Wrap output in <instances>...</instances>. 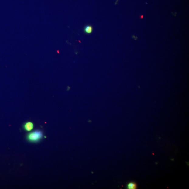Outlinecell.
I'll use <instances>...</instances> for the list:
<instances>
[{"mask_svg": "<svg viewBox=\"0 0 189 189\" xmlns=\"http://www.w3.org/2000/svg\"><path fill=\"white\" fill-rule=\"evenodd\" d=\"M43 133L40 130H36L29 133L27 135V139L29 141L33 142H38L43 137Z\"/></svg>", "mask_w": 189, "mask_h": 189, "instance_id": "cell-1", "label": "cell"}, {"mask_svg": "<svg viewBox=\"0 0 189 189\" xmlns=\"http://www.w3.org/2000/svg\"><path fill=\"white\" fill-rule=\"evenodd\" d=\"M34 124L30 122H26L24 125V129L27 131H31L34 128Z\"/></svg>", "mask_w": 189, "mask_h": 189, "instance_id": "cell-2", "label": "cell"}, {"mask_svg": "<svg viewBox=\"0 0 189 189\" xmlns=\"http://www.w3.org/2000/svg\"><path fill=\"white\" fill-rule=\"evenodd\" d=\"M93 31V27L91 25H86L84 28V31L85 33L87 34H90L92 33Z\"/></svg>", "mask_w": 189, "mask_h": 189, "instance_id": "cell-3", "label": "cell"}, {"mask_svg": "<svg viewBox=\"0 0 189 189\" xmlns=\"http://www.w3.org/2000/svg\"><path fill=\"white\" fill-rule=\"evenodd\" d=\"M127 187L128 189H136L137 188V185L135 182H130L128 184Z\"/></svg>", "mask_w": 189, "mask_h": 189, "instance_id": "cell-4", "label": "cell"}, {"mask_svg": "<svg viewBox=\"0 0 189 189\" xmlns=\"http://www.w3.org/2000/svg\"><path fill=\"white\" fill-rule=\"evenodd\" d=\"M140 18H141V19H143V15H140Z\"/></svg>", "mask_w": 189, "mask_h": 189, "instance_id": "cell-5", "label": "cell"}]
</instances>
